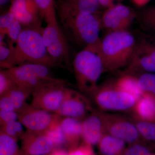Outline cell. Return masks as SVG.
I'll list each match as a JSON object with an SVG mask.
<instances>
[{
  "label": "cell",
  "instance_id": "36",
  "mask_svg": "<svg viewBox=\"0 0 155 155\" xmlns=\"http://www.w3.org/2000/svg\"><path fill=\"white\" fill-rule=\"evenodd\" d=\"M69 151L68 155H95L92 146L83 142L82 144Z\"/></svg>",
  "mask_w": 155,
  "mask_h": 155
},
{
  "label": "cell",
  "instance_id": "38",
  "mask_svg": "<svg viewBox=\"0 0 155 155\" xmlns=\"http://www.w3.org/2000/svg\"><path fill=\"white\" fill-rule=\"evenodd\" d=\"M101 6L106 9L114 5L115 3L112 0H98Z\"/></svg>",
  "mask_w": 155,
  "mask_h": 155
},
{
  "label": "cell",
  "instance_id": "35",
  "mask_svg": "<svg viewBox=\"0 0 155 155\" xmlns=\"http://www.w3.org/2000/svg\"><path fill=\"white\" fill-rule=\"evenodd\" d=\"M18 119V114L14 111H5L0 110V125L3 126L17 121Z\"/></svg>",
  "mask_w": 155,
  "mask_h": 155
},
{
  "label": "cell",
  "instance_id": "11",
  "mask_svg": "<svg viewBox=\"0 0 155 155\" xmlns=\"http://www.w3.org/2000/svg\"><path fill=\"white\" fill-rule=\"evenodd\" d=\"M137 15L133 9L118 3L107 8L101 19V28L110 31L127 30Z\"/></svg>",
  "mask_w": 155,
  "mask_h": 155
},
{
  "label": "cell",
  "instance_id": "13",
  "mask_svg": "<svg viewBox=\"0 0 155 155\" xmlns=\"http://www.w3.org/2000/svg\"><path fill=\"white\" fill-rule=\"evenodd\" d=\"M93 110L88 100L75 90L69 88L62 104L56 114L61 117L82 120Z\"/></svg>",
  "mask_w": 155,
  "mask_h": 155
},
{
  "label": "cell",
  "instance_id": "16",
  "mask_svg": "<svg viewBox=\"0 0 155 155\" xmlns=\"http://www.w3.org/2000/svg\"><path fill=\"white\" fill-rule=\"evenodd\" d=\"M105 134L104 114L93 110L82 120L81 139L93 146L98 144Z\"/></svg>",
  "mask_w": 155,
  "mask_h": 155
},
{
  "label": "cell",
  "instance_id": "2",
  "mask_svg": "<svg viewBox=\"0 0 155 155\" xmlns=\"http://www.w3.org/2000/svg\"><path fill=\"white\" fill-rule=\"evenodd\" d=\"M59 23L67 39L84 48L99 44L101 19L97 14L56 8Z\"/></svg>",
  "mask_w": 155,
  "mask_h": 155
},
{
  "label": "cell",
  "instance_id": "28",
  "mask_svg": "<svg viewBox=\"0 0 155 155\" xmlns=\"http://www.w3.org/2000/svg\"><path fill=\"white\" fill-rule=\"evenodd\" d=\"M60 121L45 132L52 140L56 149L66 145V140L60 125Z\"/></svg>",
  "mask_w": 155,
  "mask_h": 155
},
{
  "label": "cell",
  "instance_id": "37",
  "mask_svg": "<svg viewBox=\"0 0 155 155\" xmlns=\"http://www.w3.org/2000/svg\"><path fill=\"white\" fill-rule=\"evenodd\" d=\"M0 110L16 111L14 104L7 94L0 96Z\"/></svg>",
  "mask_w": 155,
  "mask_h": 155
},
{
  "label": "cell",
  "instance_id": "41",
  "mask_svg": "<svg viewBox=\"0 0 155 155\" xmlns=\"http://www.w3.org/2000/svg\"><path fill=\"white\" fill-rule=\"evenodd\" d=\"M11 1V0H0V6H1V8H3L4 6L7 5L8 3Z\"/></svg>",
  "mask_w": 155,
  "mask_h": 155
},
{
  "label": "cell",
  "instance_id": "19",
  "mask_svg": "<svg viewBox=\"0 0 155 155\" xmlns=\"http://www.w3.org/2000/svg\"><path fill=\"white\" fill-rule=\"evenodd\" d=\"M138 119L155 121V97L152 95L143 93L137 100L134 108Z\"/></svg>",
  "mask_w": 155,
  "mask_h": 155
},
{
  "label": "cell",
  "instance_id": "10",
  "mask_svg": "<svg viewBox=\"0 0 155 155\" xmlns=\"http://www.w3.org/2000/svg\"><path fill=\"white\" fill-rule=\"evenodd\" d=\"M18 120L27 130L45 133L58 122L62 117L26 104L18 112Z\"/></svg>",
  "mask_w": 155,
  "mask_h": 155
},
{
  "label": "cell",
  "instance_id": "6",
  "mask_svg": "<svg viewBox=\"0 0 155 155\" xmlns=\"http://www.w3.org/2000/svg\"><path fill=\"white\" fill-rule=\"evenodd\" d=\"M90 94L98 107L105 111L130 110L137 101L133 96L117 89L113 84L98 86Z\"/></svg>",
  "mask_w": 155,
  "mask_h": 155
},
{
  "label": "cell",
  "instance_id": "9",
  "mask_svg": "<svg viewBox=\"0 0 155 155\" xmlns=\"http://www.w3.org/2000/svg\"><path fill=\"white\" fill-rule=\"evenodd\" d=\"M129 72L155 73V35H142L137 39L130 64Z\"/></svg>",
  "mask_w": 155,
  "mask_h": 155
},
{
  "label": "cell",
  "instance_id": "4",
  "mask_svg": "<svg viewBox=\"0 0 155 155\" xmlns=\"http://www.w3.org/2000/svg\"><path fill=\"white\" fill-rule=\"evenodd\" d=\"M99 45L84 48L76 54L72 61L78 87L81 91L88 94L98 87V81L105 72Z\"/></svg>",
  "mask_w": 155,
  "mask_h": 155
},
{
  "label": "cell",
  "instance_id": "24",
  "mask_svg": "<svg viewBox=\"0 0 155 155\" xmlns=\"http://www.w3.org/2000/svg\"><path fill=\"white\" fill-rule=\"evenodd\" d=\"M17 140L0 130V155H23Z\"/></svg>",
  "mask_w": 155,
  "mask_h": 155
},
{
  "label": "cell",
  "instance_id": "40",
  "mask_svg": "<svg viewBox=\"0 0 155 155\" xmlns=\"http://www.w3.org/2000/svg\"><path fill=\"white\" fill-rule=\"evenodd\" d=\"M69 152L61 148L56 149L51 153V155H68Z\"/></svg>",
  "mask_w": 155,
  "mask_h": 155
},
{
  "label": "cell",
  "instance_id": "34",
  "mask_svg": "<svg viewBox=\"0 0 155 155\" xmlns=\"http://www.w3.org/2000/svg\"><path fill=\"white\" fill-rule=\"evenodd\" d=\"M150 150L143 145L135 143L126 148L123 155H150Z\"/></svg>",
  "mask_w": 155,
  "mask_h": 155
},
{
  "label": "cell",
  "instance_id": "26",
  "mask_svg": "<svg viewBox=\"0 0 155 155\" xmlns=\"http://www.w3.org/2000/svg\"><path fill=\"white\" fill-rule=\"evenodd\" d=\"M135 124L141 137L155 146V121L138 119Z\"/></svg>",
  "mask_w": 155,
  "mask_h": 155
},
{
  "label": "cell",
  "instance_id": "3",
  "mask_svg": "<svg viewBox=\"0 0 155 155\" xmlns=\"http://www.w3.org/2000/svg\"><path fill=\"white\" fill-rule=\"evenodd\" d=\"M137 38L127 30L110 31L101 39L99 51L105 71H114L128 66Z\"/></svg>",
  "mask_w": 155,
  "mask_h": 155
},
{
  "label": "cell",
  "instance_id": "12",
  "mask_svg": "<svg viewBox=\"0 0 155 155\" xmlns=\"http://www.w3.org/2000/svg\"><path fill=\"white\" fill-rule=\"evenodd\" d=\"M105 133L113 136L130 145L137 143L140 136L135 123L125 118L114 115H105Z\"/></svg>",
  "mask_w": 155,
  "mask_h": 155
},
{
  "label": "cell",
  "instance_id": "29",
  "mask_svg": "<svg viewBox=\"0 0 155 155\" xmlns=\"http://www.w3.org/2000/svg\"><path fill=\"white\" fill-rule=\"evenodd\" d=\"M22 126L19 121H14L1 126L0 130L17 140L18 138H22L25 133Z\"/></svg>",
  "mask_w": 155,
  "mask_h": 155
},
{
  "label": "cell",
  "instance_id": "20",
  "mask_svg": "<svg viewBox=\"0 0 155 155\" xmlns=\"http://www.w3.org/2000/svg\"><path fill=\"white\" fill-rule=\"evenodd\" d=\"M126 143L123 140L105 133L98 145L101 155H123L126 149Z\"/></svg>",
  "mask_w": 155,
  "mask_h": 155
},
{
  "label": "cell",
  "instance_id": "31",
  "mask_svg": "<svg viewBox=\"0 0 155 155\" xmlns=\"http://www.w3.org/2000/svg\"><path fill=\"white\" fill-rule=\"evenodd\" d=\"M17 85L15 81L6 69L0 72V96L8 92Z\"/></svg>",
  "mask_w": 155,
  "mask_h": 155
},
{
  "label": "cell",
  "instance_id": "8",
  "mask_svg": "<svg viewBox=\"0 0 155 155\" xmlns=\"http://www.w3.org/2000/svg\"><path fill=\"white\" fill-rule=\"evenodd\" d=\"M43 31V38L48 54L58 65H71V55L67 38L58 21L47 24Z\"/></svg>",
  "mask_w": 155,
  "mask_h": 155
},
{
  "label": "cell",
  "instance_id": "43",
  "mask_svg": "<svg viewBox=\"0 0 155 155\" xmlns=\"http://www.w3.org/2000/svg\"><path fill=\"white\" fill-rule=\"evenodd\" d=\"M150 155H155V154H153L152 153H151V154Z\"/></svg>",
  "mask_w": 155,
  "mask_h": 155
},
{
  "label": "cell",
  "instance_id": "25",
  "mask_svg": "<svg viewBox=\"0 0 155 155\" xmlns=\"http://www.w3.org/2000/svg\"><path fill=\"white\" fill-rule=\"evenodd\" d=\"M138 18L142 27L155 35V5L143 9L139 14Z\"/></svg>",
  "mask_w": 155,
  "mask_h": 155
},
{
  "label": "cell",
  "instance_id": "42",
  "mask_svg": "<svg viewBox=\"0 0 155 155\" xmlns=\"http://www.w3.org/2000/svg\"><path fill=\"white\" fill-rule=\"evenodd\" d=\"M112 1L115 3V2H119V1H121V0H112Z\"/></svg>",
  "mask_w": 155,
  "mask_h": 155
},
{
  "label": "cell",
  "instance_id": "22",
  "mask_svg": "<svg viewBox=\"0 0 155 155\" xmlns=\"http://www.w3.org/2000/svg\"><path fill=\"white\" fill-rule=\"evenodd\" d=\"M38 8L42 19L47 24L58 21L56 0H34Z\"/></svg>",
  "mask_w": 155,
  "mask_h": 155
},
{
  "label": "cell",
  "instance_id": "18",
  "mask_svg": "<svg viewBox=\"0 0 155 155\" xmlns=\"http://www.w3.org/2000/svg\"><path fill=\"white\" fill-rule=\"evenodd\" d=\"M101 7L98 0H56V8L75 13L97 14Z\"/></svg>",
  "mask_w": 155,
  "mask_h": 155
},
{
  "label": "cell",
  "instance_id": "15",
  "mask_svg": "<svg viewBox=\"0 0 155 155\" xmlns=\"http://www.w3.org/2000/svg\"><path fill=\"white\" fill-rule=\"evenodd\" d=\"M21 139L23 155L48 154L56 149L52 140L45 133L27 130Z\"/></svg>",
  "mask_w": 155,
  "mask_h": 155
},
{
  "label": "cell",
  "instance_id": "21",
  "mask_svg": "<svg viewBox=\"0 0 155 155\" xmlns=\"http://www.w3.org/2000/svg\"><path fill=\"white\" fill-rule=\"evenodd\" d=\"M113 85L117 89L133 96L137 101L143 94L140 87L138 77L131 73L121 75Z\"/></svg>",
  "mask_w": 155,
  "mask_h": 155
},
{
  "label": "cell",
  "instance_id": "23",
  "mask_svg": "<svg viewBox=\"0 0 155 155\" xmlns=\"http://www.w3.org/2000/svg\"><path fill=\"white\" fill-rule=\"evenodd\" d=\"M33 90L16 85L7 93L14 104L16 112L18 113L27 103L26 100L32 94Z\"/></svg>",
  "mask_w": 155,
  "mask_h": 155
},
{
  "label": "cell",
  "instance_id": "5",
  "mask_svg": "<svg viewBox=\"0 0 155 155\" xmlns=\"http://www.w3.org/2000/svg\"><path fill=\"white\" fill-rule=\"evenodd\" d=\"M68 89L63 79L57 78L48 81L34 90L31 105L38 109L56 114Z\"/></svg>",
  "mask_w": 155,
  "mask_h": 155
},
{
  "label": "cell",
  "instance_id": "7",
  "mask_svg": "<svg viewBox=\"0 0 155 155\" xmlns=\"http://www.w3.org/2000/svg\"><path fill=\"white\" fill-rule=\"evenodd\" d=\"M50 67L42 64H25L6 69L18 86L33 90L57 78L53 77Z\"/></svg>",
  "mask_w": 155,
  "mask_h": 155
},
{
  "label": "cell",
  "instance_id": "32",
  "mask_svg": "<svg viewBox=\"0 0 155 155\" xmlns=\"http://www.w3.org/2000/svg\"><path fill=\"white\" fill-rule=\"evenodd\" d=\"M15 19L14 15L9 9L1 14L0 16V35L5 36L7 29Z\"/></svg>",
  "mask_w": 155,
  "mask_h": 155
},
{
  "label": "cell",
  "instance_id": "27",
  "mask_svg": "<svg viewBox=\"0 0 155 155\" xmlns=\"http://www.w3.org/2000/svg\"><path fill=\"white\" fill-rule=\"evenodd\" d=\"M140 87L143 92L155 97V73H143L138 77Z\"/></svg>",
  "mask_w": 155,
  "mask_h": 155
},
{
  "label": "cell",
  "instance_id": "39",
  "mask_svg": "<svg viewBox=\"0 0 155 155\" xmlns=\"http://www.w3.org/2000/svg\"><path fill=\"white\" fill-rule=\"evenodd\" d=\"M151 0H131L134 4L137 7H142L146 5Z\"/></svg>",
  "mask_w": 155,
  "mask_h": 155
},
{
  "label": "cell",
  "instance_id": "1",
  "mask_svg": "<svg viewBox=\"0 0 155 155\" xmlns=\"http://www.w3.org/2000/svg\"><path fill=\"white\" fill-rule=\"evenodd\" d=\"M41 25L23 27L8 60L3 69L25 64H42L50 67L58 64L48 53L43 38Z\"/></svg>",
  "mask_w": 155,
  "mask_h": 155
},
{
  "label": "cell",
  "instance_id": "17",
  "mask_svg": "<svg viewBox=\"0 0 155 155\" xmlns=\"http://www.w3.org/2000/svg\"><path fill=\"white\" fill-rule=\"evenodd\" d=\"M60 125L66 140V146L69 151L78 147L79 142L81 139L82 120L62 117Z\"/></svg>",
  "mask_w": 155,
  "mask_h": 155
},
{
  "label": "cell",
  "instance_id": "44",
  "mask_svg": "<svg viewBox=\"0 0 155 155\" xmlns=\"http://www.w3.org/2000/svg\"><path fill=\"white\" fill-rule=\"evenodd\" d=\"M42 155H51V153L50 154H48Z\"/></svg>",
  "mask_w": 155,
  "mask_h": 155
},
{
  "label": "cell",
  "instance_id": "33",
  "mask_svg": "<svg viewBox=\"0 0 155 155\" xmlns=\"http://www.w3.org/2000/svg\"><path fill=\"white\" fill-rule=\"evenodd\" d=\"M5 37L0 35V66H2L8 60L14 47L5 45L4 42Z\"/></svg>",
  "mask_w": 155,
  "mask_h": 155
},
{
  "label": "cell",
  "instance_id": "14",
  "mask_svg": "<svg viewBox=\"0 0 155 155\" xmlns=\"http://www.w3.org/2000/svg\"><path fill=\"white\" fill-rule=\"evenodd\" d=\"M9 10L23 27L41 25L43 19L34 0H11Z\"/></svg>",
  "mask_w": 155,
  "mask_h": 155
},
{
  "label": "cell",
  "instance_id": "30",
  "mask_svg": "<svg viewBox=\"0 0 155 155\" xmlns=\"http://www.w3.org/2000/svg\"><path fill=\"white\" fill-rule=\"evenodd\" d=\"M22 28V24L16 19L7 29L5 36L8 37V44L11 47H14L17 43Z\"/></svg>",
  "mask_w": 155,
  "mask_h": 155
}]
</instances>
